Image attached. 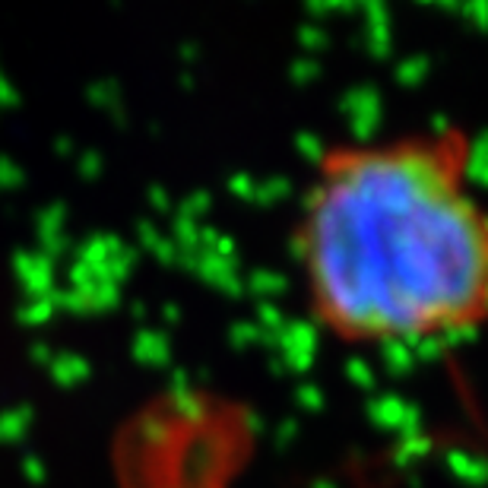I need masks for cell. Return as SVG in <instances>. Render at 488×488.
<instances>
[{
	"label": "cell",
	"mask_w": 488,
	"mask_h": 488,
	"mask_svg": "<svg viewBox=\"0 0 488 488\" xmlns=\"http://www.w3.org/2000/svg\"><path fill=\"white\" fill-rule=\"evenodd\" d=\"M311 323L361 352H441L488 327V197L463 124L327 143L292 219Z\"/></svg>",
	"instance_id": "1"
}]
</instances>
